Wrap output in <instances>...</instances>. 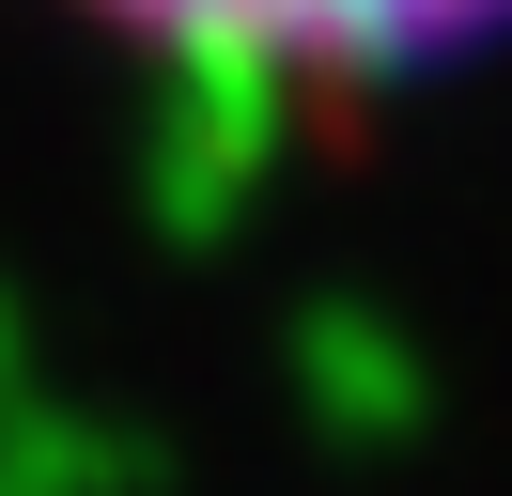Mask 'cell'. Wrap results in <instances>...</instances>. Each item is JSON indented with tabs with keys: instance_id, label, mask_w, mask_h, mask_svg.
I'll return each instance as SVG.
<instances>
[{
	"instance_id": "cell-1",
	"label": "cell",
	"mask_w": 512,
	"mask_h": 496,
	"mask_svg": "<svg viewBox=\"0 0 512 496\" xmlns=\"http://www.w3.org/2000/svg\"><path fill=\"white\" fill-rule=\"evenodd\" d=\"M32 16L233 109H388L512 47V0H32Z\"/></svg>"
}]
</instances>
